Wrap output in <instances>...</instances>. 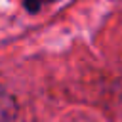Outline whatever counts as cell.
<instances>
[{"mask_svg":"<svg viewBox=\"0 0 122 122\" xmlns=\"http://www.w3.org/2000/svg\"><path fill=\"white\" fill-rule=\"evenodd\" d=\"M46 2H53V0H25V6L29 8V11H36V10H40Z\"/></svg>","mask_w":122,"mask_h":122,"instance_id":"cell-1","label":"cell"}]
</instances>
